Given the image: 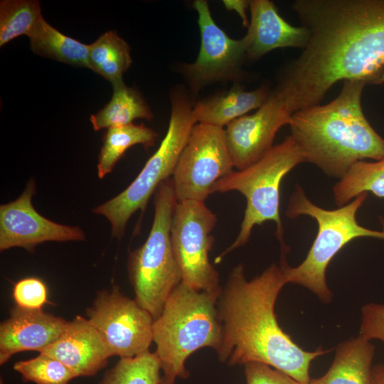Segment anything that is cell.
I'll use <instances>...</instances> for the list:
<instances>
[{"label": "cell", "mask_w": 384, "mask_h": 384, "mask_svg": "<svg viewBox=\"0 0 384 384\" xmlns=\"http://www.w3.org/2000/svg\"><path fill=\"white\" fill-rule=\"evenodd\" d=\"M39 353L58 360L77 377L95 375L111 357L97 330L80 315L68 321L60 336Z\"/></svg>", "instance_id": "obj_15"}, {"label": "cell", "mask_w": 384, "mask_h": 384, "mask_svg": "<svg viewBox=\"0 0 384 384\" xmlns=\"http://www.w3.org/2000/svg\"><path fill=\"white\" fill-rule=\"evenodd\" d=\"M270 90L266 85L251 91L236 85L228 91L199 100L193 106L192 114L196 123L225 128L235 119L260 107Z\"/></svg>", "instance_id": "obj_17"}, {"label": "cell", "mask_w": 384, "mask_h": 384, "mask_svg": "<svg viewBox=\"0 0 384 384\" xmlns=\"http://www.w3.org/2000/svg\"><path fill=\"white\" fill-rule=\"evenodd\" d=\"M223 4L228 9L237 11L242 19L244 26L248 27L249 22L246 15V9L249 6V1H223Z\"/></svg>", "instance_id": "obj_30"}, {"label": "cell", "mask_w": 384, "mask_h": 384, "mask_svg": "<svg viewBox=\"0 0 384 384\" xmlns=\"http://www.w3.org/2000/svg\"><path fill=\"white\" fill-rule=\"evenodd\" d=\"M154 203L150 232L144 244L129 253L127 269L134 299L156 319L182 281L171 240L172 217L177 203L171 178L159 186Z\"/></svg>", "instance_id": "obj_7"}, {"label": "cell", "mask_w": 384, "mask_h": 384, "mask_svg": "<svg viewBox=\"0 0 384 384\" xmlns=\"http://www.w3.org/2000/svg\"><path fill=\"white\" fill-rule=\"evenodd\" d=\"M336 204L343 206L363 193L384 198V158L355 163L333 187Z\"/></svg>", "instance_id": "obj_23"}, {"label": "cell", "mask_w": 384, "mask_h": 384, "mask_svg": "<svg viewBox=\"0 0 384 384\" xmlns=\"http://www.w3.org/2000/svg\"><path fill=\"white\" fill-rule=\"evenodd\" d=\"M157 137L155 131L144 124L131 123L107 129L98 156V177L103 178L111 173L128 149L137 144L151 146Z\"/></svg>", "instance_id": "obj_21"}, {"label": "cell", "mask_w": 384, "mask_h": 384, "mask_svg": "<svg viewBox=\"0 0 384 384\" xmlns=\"http://www.w3.org/2000/svg\"><path fill=\"white\" fill-rule=\"evenodd\" d=\"M36 182L30 179L23 193L14 201L0 206V250L22 247L33 252L48 242L82 241L84 231L78 226L52 221L36 210L32 203Z\"/></svg>", "instance_id": "obj_13"}, {"label": "cell", "mask_w": 384, "mask_h": 384, "mask_svg": "<svg viewBox=\"0 0 384 384\" xmlns=\"http://www.w3.org/2000/svg\"><path fill=\"white\" fill-rule=\"evenodd\" d=\"M360 336L370 341L379 339L384 342V305L369 303L361 309Z\"/></svg>", "instance_id": "obj_29"}, {"label": "cell", "mask_w": 384, "mask_h": 384, "mask_svg": "<svg viewBox=\"0 0 384 384\" xmlns=\"http://www.w3.org/2000/svg\"><path fill=\"white\" fill-rule=\"evenodd\" d=\"M218 218L204 202L177 201L171 221V240L182 281L198 290H221L219 274L210 262Z\"/></svg>", "instance_id": "obj_9"}, {"label": "cell", "mask_w": 384, "mask_h": 384, "mask_svg": "<svg viewBox=\"0 0 384 384\" xmlns=\"http://www.w3.org/2000/svg\"><path fill=\"white\" fill-rule=\"evenodd\" d=\"M292 9L309 38L269 95L289 120L340 81L384 83V0H296Z\"/></svg>", "instance_id": "obj_1"}, {"label": "cell", "mask_w": 384, "mask_h": 384, "mask_svg": "<svg viewBox=\"0 0 384 384\" xmlns=\"http://www.w3.org/2000/svg\"><path fill=\"white\" fill-rule=\"evenodd\" d=\"M160 361L149 351L129 358H120L105 374L100 384H161Z\"/></svg>", "instance_id": "obj_25"}, {"label": "cell", "mask_w": 384, "mask_h": 384, "mask_svg": "<svg viewBox=\"0 0 384 384\" xmlns=\"http://www.w3.org/2000/svg\"><path fill=\"white\" fill-rule=\"evenodd\" d=\"M88 57L90 70L112 85L123 82V74L132 62L128 43L113 31L102 33L89 45Z\"/></svg>", "instance_id": "obj_22"}, {"label": "cell", "mask_w": 384, "mask_h": 384, "mask_svg": "<svg viewBox=\"0 0 384 384\" xmlns=\"http://www.w3.org/2000/svg\"><path fill=\"white\" fill-rule=\"evenodd\" d=\"M171 110L166 133L158 149L135 179L121 193L92 209L110 223L112 237L121 239L131 216L144 210L159 186L173 175L178 158L196 124L193 105L186 94L171 95Z\"/></svg>", "instance_id": "obj_8"}, {"label": "cell", "mask_w": 384, "mask_h": 384, "mask_svg": "<svg viewBox=\"0 0 384 384\" xmlns=\"http://www.w3.org/2000/svg\"><path fill=\"white\" fill-rule=\"evenodd\" d=\"M247 384H302L284 373L260 362L245 364Z\"/></svg>", "instance_id": "obj_28"}, {"label": "cell", "mask_w": 384, "mask_h": 384, "mask_svg": "<svg viewBox=\"0 0 384 384\" xmlns=\"http://www.w3.org/2000/svg\"><path fill=\"white\" fill-rule=\"evenodd\" d=\"M366 85L344 81L330 102L294 113L288 125L306 162L341 178L356 162L384 158V139L366 119L361 105Z\"/></svg>", "instance_id": "obj_3"}, {"label": "cell", "mask_w": 384, "mask_h": 384, "mask_svg": "<svg viewBox=\"0 0 384 384\" xmlns=\"http://www.w3.org/2000/svg\"><path fill=\"white\" fill-rule=\"evenodd\" d=\"M221 291H198L181 282L169 297L153 324L154 353L163 371L161 384L187 378L186 361L197 350L219 348L223 329L218 301Z\"/></svg>", "instance_id": "obj_4"}, {"label": "cell", "mask_w": 384, "mask_h": 384, "mask_svg": "<svg viewBox=\"0 0 384 384\" xmlns=\"http://www.w3.org/2000/svg\"><path fill=\"white\" fill-rule=\"evenodd\" d=\"M28 38L35 54L90 69L89 45L64 35L44 18Z\"/></svg>", "instance_id": "obj_20"}, {"label": "cell", "mask_w": 384, "mask_h": 384, "mask_svg": "<svg viewBox=\"0 0 384 384\" xmlns=\"http://www.w3.org/2000/svg\"><path fill=\"white\" fill-rule=\"evenodd\" d=\"M375 346L359 335L341 343L336 350L334 361L321 377L309 384H373L372 362Z\"/></svg>", "instance_id": "obj_18"}, {"label": "cell", "mask_w": 384, "mask_h": 384, "mask_svg": "<svg viewBox=\"0 0 384 384\" xmlns=\"http://www.w3.org/2000/svg\"><path fill=\"white\" fill-rule=\"evenodd\" d=\"M286 284L281 266L272 265L250 281L243 265L235 266L218 301L223 336L216 352L231 366L263 363L309 384L311 361L329 351H304L279 326L274 305Z\"/></svg>", "instance_id": "obj_2"}, {"label": "cell", "mask_w": 384, "mask_h": 384, "mask_svg": "<svg viewBox=\"0 0 384 384\" xmlns=\"http://www.w3.org/2000/svg\"><path fill=\"white\" fill-rule=\"evenodd\" d=\"M380 222H381V224H382V225H383V230H384V220L382 219V220H380Z\"/></svg>", "instance_id": "obj_32"}, {"label": "cell", "mask_w": 384, "mask_h": 384, "mask_svg": "<svg viewBox=\"0 0 384 384\" xmlns=\"http://www.w3.org/2000/svg\"><path fill=\"white\" fill-rule=\"evenodd\" d=\"M110 102L90 116L95 131L132 123L136 119L151 120L154 114L137 90L127 87L124 81L112 85Z\"/></svg>", "instance_id": "obj_19"}, {"label": "cell", "mask_w": 384, "mask_h": 384, "mask_svg": "<svg viewBox=\"0 0 384 384\" xmlns=\"http://www.w3.org/2000/svg\"><path fill=\"white\" fill-rule=\"evenodd\" d=\"M225 128L196 123L172 175L177 201L204 202L215 183L233 171Z\"/></svg>", "instance_id": "obj_10"}, {"label": "cell", "mask_w": 384, "mask_h": 384, "mask_svg": "<svg viewBox=\"0 0 384 384\" xmlns=\"http://www.w3.org/2000/svg\"><path fill=\"white\" fill-rule=\"evenodd\" d=\"M0 384H4L1 378Z\"/></svg>", "instance_id": "obj_33"}, {"label": "cell", "mask_w": 384, "mask_h": 384, "mask_svg": "<svg viewBox=\"0 0 384 384\" xmlns=\"http://www.w3.org/2000/svg\"><path fill=\"white\" fill-rule=\"evenodd\" d=\"M43 17L36 0L0 1V46L23 35L30 36Z\"/></svg>", "instance_id": "obj_24"}, {"label": "cell", "mask_w": 384, "mask_h": 384, "mask_svg": "<svg viewBox=\"0 0 384 384\" xmlns=\"http://www.w3.org/2000/svg\"><path fill=\"white\" fill-rule=\"evenodd\" d=\"M368 194L363 193L338 208L327 210L312 203L303 188L296 186L289 198L286 215L291 219L309 215L317 222L318 231L306 258L299 265L292 267L285 260H282L287 283L304 286L323 302H331L332 294L326 284V271L333 257L356 238L370 237L384 240V230L366 228L356 220V213Z\"/></svg>", "instance_id": "obj_5"}, {"label": "cell", "mask_w": 384, "mask_h": 384, "mask_svg": "<svg viewBox=\"0 0 384 384\" xmlns=\"http://www.w3.org/2000/svg\"><path fill=\"white\" fill-rule=\"evenodd\" d=\"M86 315L111 356H136L153 342L154 318L116 285L98 292Z\"/></svg>", "instance_id": "obj_11"}, {"label": "cell", "mask_w": 384, "mask_h": 384, "mask_svg": "<svg viewBox=\"0 0 384 384\" xmlns=\"http://www.w3.org/2000/svg\"><path fill=\"white\" fill-rule=\"evenodd\" d=\"M372 376L373 384H384V363L373 366Z\"/></svg>", "instance_id": "obj_31"}, {"label": "cell", "mask_w": 384, "mask_h": 384, "mask_svg": "<svg viewBox=\"0 0 384 384\" xmlns=\"http://www.w3.org/2000/svg\"><path fill=\"white\" fill-rule=\"evenodd\" d=\"M14 370L21 375L23 381L35 384H68L77 378L63 363L43 353L16 362Z\"/></svg>", "instance_id": "obj_26"}, {"label": "cell", "mask_w": 384, "mask_h": 384, "mask_svg": "<svg viewBox=\"0 0 384 384\" xmlns=\"http://www.w3.org/2000/svg\"><path fill=\"white\" fill-rule=\"evenodd\" d=\"M12 295L15 305L26 309H42L48 302L47 287L38 277H25L16 282Z\"/></svg>", "instance_id": "obj_27"}, {"label": "cell", "mask_w": 384, "mask_h": 384, "mask_svg": "<svg viewBox=\"0 0 384 384\" xmlns=\"http://www.w3.org/2000/svg\"><path fill=\"white\" fill-rule=\"evenodd\" d=\"M68 324L64 319L43 309H26L15 305L0 325V365L18 353H41L60 336Z\"/></svg>", "instance_id": "obj_14"}, {"label": "cell", "mask_w": 384, "mask_h": 384, "mask_svg": "<svg viewBox=\"0 0 384 384\" xmlns=\"http://www.w3.org/2000/svg\"><path fill=\"white\" fill-rule=\"evenodd\" d=\"M250 21L242 38L247 60H256L277 48L305 46L309 32L294 26L279 14L274 4L269 0L249 1Z\"/></svg>", "instance_id": "obj_16"}, {"label": "cell", "mask_w": 384, "mask_h": 384, "mask_svg": "<svg viewBox=\"0 0 384 384\" xmlns=\"http://www.w3.org/2000/svg\"><path fill=\"white\" fill-rule=\"evenodd\" d=\"M303 162H306L304 154L289 135L257 162L242 170L232 171L215 183L212 193L235 191L247 201L240 232L231 245L216 257L215 263L233 250L245 245L253 228L266 221L276 223L277 238L284 248L279 215L280 185L287 174Z\"/></svg>", "instance_id": "obj_6"}, {"label": "cell", "mask_w": 384, "mask_h": 384, "mask_svg": "<svg viewBox=\"0 0 384 384\" xmlns=\"http://www.w3.org/2000/svg\"><path fill=\"white\" fill-rule=\"evenodd\" d=\"M193 6L198 13L201 47L196 60L183 65L181 70L191 88L198 92L211 83L237 79L247 58L242 38L233 39L217 25L207 1L196 0Z\"/></svg>", "instance_id": "obj_12"}]
</instances>
